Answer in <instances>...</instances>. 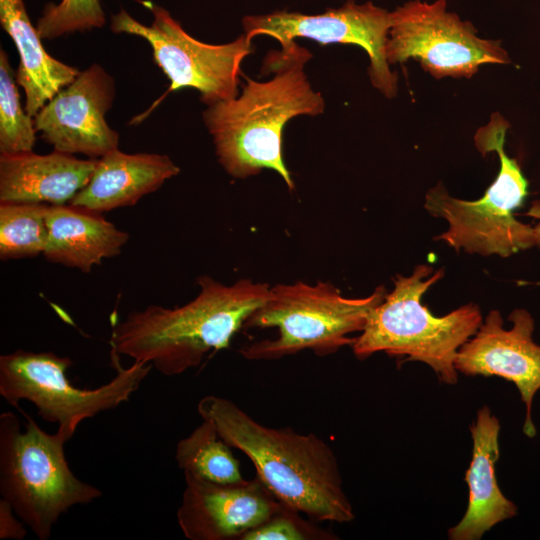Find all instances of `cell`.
Masks as SVG:
<instances>
[{
    "instance_id": "obj_18",
    "label": "cell",
    "mask_w": 540,
    "mask_h": 540,
    "mask_svg": "<svg viewBox=\"0 0 540 540\" xmlns=\"http://www.w3.org/2000/svg\"><path fill=\"white\" fill-rule=\"evenodd\" d=\"M48 238L43 256L50 263L90 272L104 259L119 255L129 240L127 232L106 220L102 213L83 207L49 205Z\"/></svg>"
},
{
    "instance_id": "obj_1",
    "label": "cell",
    "mask_w": 540,
    "mask_h": 540,
    "mask_svg": "<svg viewBox=\"0 0 540 540\" xmlns=\"http://www.w3.org/2000/svg\"><path fill=\"white\" fill-rule=\"evenodd\" d=\"M310 52L295 41L270 51L263 69L274 72L267 81L245 77L240 95L209 105L203 121L225 171L244 179L262 169L276 171L294 189L282 157V132L297 116L323 113L325 101L312 89L304 72Z\"/></svg>"
},
{
    "instance_id": "obj_4",
    "label": "cell",
    "mask_w": 540,
    "mask_h": 540,
    "mask_svg": "<svg viewBox=\"0 0 540 540\" xmlns=\"http://www.w3.org/2000/svg\"><path fill=\"white\" fill-rule=\"evenodd\" d=\"M444 276L426 264L410 276L397 275L394 288L370 313L364 329L351 345L364 360L377 352L405 361L427 364L444 384L458 382L455 358L460 347L479 329L483 320L479 306L465 304L444 316H434L422 303L425 292Z\"/></svg>"
},
{
    "instance_id": "obj_17",
    "label": "cell",
    "mask_w": 540,
    "mask_h": 540,
    "mask_svg": "<svg viewBox=\"0 0 540 540\" xmlns=\"http://www.w3.org/2000/svg\"><path fill=\"white\" fill-rule=\"evenodd\" d=\"M179 172L167 155L128 154L117 148L97 160L89 182L68 204L99 213L133 206Z\"/></svg>"
},
{
    "instance_id": "obj_23",
    "label": "cell",
    "mask_w": 540,
    "mask_h": 540,
    "mask_svg": "<svg viewBox=\"0 0 540 540\" xmlns=\"http://www.w3.org/2000/svg\"><path fill=\"white\" fill-rule=\"evenodd\" d=\"M105 23L99 0H62L50 4L39 19L41 38H54L66 32L101 27Z\"/></svg>"
},
{
    "instance_id": "obj_13",
    "label": "cell",
    "mask_w": 540,
    "mask_h": 540,
    "mask_svg": "<svg viewBox=\"0 0 540 540\" xmlns=\"http://www.w3.org/2000/svg\"><path fill=\"white\" fill-rule=\"evenodd\" d=\"M504 328L498 310H491L477 332L458 350L455 367L466 376H497L512 382L519 391L526 413L523 433L534 438L532 403L540 389V345L533 340L535 322L525 309H514Z\"/></svg>"
},
{
    "instance_id": "obj_9",
    "label": "cell",
    "mask_w": 540,
    "mask_h": 540,
    "mask_svg": "<svg viewBox=\"0 0 540 540\" xmlns=\"http://www.w3.org/2000/svg\"><path fill=\"white\" fill-rule=\"evenodd\" d=\"M385 55L389 64L416 59L437 79L471 78L483 64L511 63L499 41L479 37L445 0H413L392 11Z\"/></svg>"
},
{
    "instance_id": "obj_22",
    "label": "cell",
    "mask_w": 540,
    "mask_h": 540,
    "mask_svg": "<svg viewBox=\"0 0 540 540\" xmlns=\"http://www.w3.org/2000/svg\"><path fill=\"white\" fill-rule=\"evenodd\" d=\"M16 71L5 50H0V152L17 154L33 150L36 141L34 118L22 107Z\"/></svg>"
},
{
    "instance_id": "obj_14",
    "label": "cell",
    "mask_w": 540,
    "mask_h": 540,
    "mask_svg": "<svg viewBox=\"0 0 540 540\" xmlns=\"http://www.w3.org/2000/svg\"><path fill=\"white\" fill-rule=\"evenodd\" d=\"M184 478L177 522L189 540H241L285 506L257 476L235 483Z\"/></svg>"
},
{
    "instance_id": "obj_15",
    "label": "cell",
    "mask_w": 540,
    "mask_h": 540,
    "mask_svg": "<svg viewBox=\"0 0 540 540\" xmlns=\"http://www.w3.org/2000/svg\"><path fill=\"white\" fill-rule=\"evenodd\" d=\"M500 422L488 406L477 411L470 425L472 458L465 473L468 506L462 519L448 532L450 540H480L495 525L518 513L514 502L501 491L496 478Z\"/></svg>"
},
{
    "instance_id": "obj_19",
    "label": "cell",
    "mask_w": 540,
    "mask_h": 540,
    "mask_svg": "<svg viewBox=\"0 0 540 540\" xmlns=\"http://www.w3.org/2000/svg\"><path fill=\"white\" fill-rule=\"evenodd\" d=\"M0 22L17 48L20 61L16 80L25 92V110L34 117L80 71L47 53L23 0H0Z\"/></svg>"
},
{
    "instance_id": "obj_10",
    "label": "cell",
    "mask_w": 540,
    "mask_h": 540,
    "mask_svg": "<svg viewBox=\"0 0 540 540\" xmlns=\"http://www.w3.org/2000/svg\"><path fill=\"white\" fill-rule=\"evenodd\" d=\"M148 6L154 16L151 25L121 10L112 16L111 30L141 37L150 44L155 63L170 80L167 93L194 88L207 106L237 97L241 63L252 53L245 34L226 44L203 43L186 33L167 10Z\"/></svg>"
},
{
    "instance_id": "obj_21",
    "label": "cell",
    "mask_w": 540,
    "mask_h": 540,
    "mask_svg": "<svg viewBox=\"0 0 540 540\" xmlns=\"http://www.w3.org/2000/svg\"><path fill=\"white\" fill-rule=\"evenodd\" d=\"M46 203H0L1 260L30 258L43 254L48 228Z\"/></svg>"
},
{
    "instance_id": "obj_12",
    "label": "cell",
    "mask_w": 540,
    "mask_h": 540,
    "mask_svg": "<svg viewBox=\"0 0 540 540\" xmlns=\"http://www.w3.org/2000/svg\"><path fill=\"white\" fill-rule=\"evenodd\" d=\"M115 95L114 79L93 64L45 103L35 129L54 150L99 159L118 148L119 134L105 119Z\"/></svg>"
},
{
    "instance_id": "obj_8",
    "label": "cell",
    "mask_w": 540,
    "mask_h": 540,
    "mask_svg": "<svg viewBox=\"0 0 540 540\" xmlns=\"http://www.w3.org/2000/svg\"><path fill=\"white\" fill-rule=\"evenodd\" d=\"M118 355L111 349L116 374L109 382L83 389L66 375L73 365L69 357L18 349L0 356V395L17 408L19 401H29L43 420L76 431L83 420L128 401L153 367L134 361L123 368Z\"/></svg>"
},
{
    "instance_id": "obj_5",
    "label": "cell",
    "mask_w": 540,
    "mask_h": 540,
    "mask_svg": "<svg viewBox=\"0 0 540 540\" xmlns=\"http://www.w3.org/2000/svg\"><path fill=\"white\" fill-rule=\"evenodd\" d=\"M0 414V493L39 540H48L60 516L76 505H86L102 491L75 476L64 445L76 431L60 425L55 433L42 430L21 411Z\"/></svg>"
},
{
    "instance_id": "obj_25",
    "label": "cell",
    "mask_w": 540,
    "mask_h": 540,
    "mask_svg": "<svg viewBox=\"0 0 540 540\" xmlns=\"http://www.w3.org/2000/svg\"><path fill=\"white\" fill-rule=\"evenodd\" d=\"M25 523L15 513L11 504L0 499V539L22 540L27 534Z\"/></svg>"
},
{
    "instance_id": "obj_6",
    "label": "cell",
    "mask_w": 540,
    "mask_h": 540,
    "mask_svg": "<svg viewBox=\"0 0 540 540\" xmlns=\"http://www.w3.org/2000/svg\"><path fill=\"white\" fill-rule=\"evenodd\" d=\"M509 122L499 113L479 128L474 136L475 146L485 156L496 152L500 168L496 179L477 200L454 198L442 183L429 189L424 208L430 215L444 218L448 229L435 237L458 253L508 257L519 251L536 247L534 226L515 218V210L528 196V180L516 158L505 151Z\"/></svg>"
},
{
    "instance_id": "obj_7",
    "label": "cell",
    "mask_w": 540,
    "mask_h": 540,
    "mask_svg": "<svg viewBox=\"0 0 540 540\" xmlns=\"http://www.w3.org/2000/svg\"><path fill=\"white\" fill-rule=\"evenodd\" d=\"M387 292L378 286L363 298H347L332 284L303 282L270 287L266 302L245 321L243 328H277V337L254 342L240 350L249 360H274L310 349L328 355L352 345L371 311Z\"/></svg>"
},
{
    "instance_id": "obj_16",
    "label": "cell",
    "mask_w": 540,
    "mask_h": 540,
    "mask_svg": "<svg viewBox=\"0 0 540 540\" xmlns=\"http://www.w3.org/2000/svg\"><path fill=\"white\" fill-rule=\"evenodd\" d=\"M98 159L54 150L0 155V203L68 204L89 182Z\"/></svg>"
},
{
    "instance_id": "obj_24",
    "label": "cell",
    "mask_w": 540,
    "mask_h": 540,
    "mask_svg": "<svg viewBox=\"0 0 540 540\" xmlns=\"http://www.w3.org/2000/svg\"><path fill=\"white\" fill-rule=\"evenodd\" d=\"M334 534L307 521L286 506L250 530L241 540H333Z\"/></svg>"
},
{
    "instance_id": "obj_26",
    "label": "cell",
    "mask_w": 540,
    "mask_h": 540,
    "mask_svg": "<svg viewBox=\"0 0 540 540\" xmlns=\"http://www.w3.org/2000/svg\"><path fill=\"white\" fill-rule=\"evenodd\" d=\"M523 216H529L533 219L538 220V223L534 226L535 233H536V247L540 248V201L535 200L532 202L530 209L526 212L521 214Z\"/></svg>"
},
{
    "instance_id": "obj_3",
    "label": "cell",
    "mask_w": 540,
    "mask_h": 540,
    "mask_svg": "<svg viewBox=\"0 0 540 540\" xmlns=\"http://www.w3.org/2000/svg\"><path fill=\"white\" fill-rule=\"evenodd\" d=\"M197 283L199 294L180 307L150 305L130 312L114 325L111 349L150 363L165 376L180 375L199 366L211 350L228 348L270 293L267 284L250 279L225 285L201 276Z\"/></svg>"
},
{
    "instance_id": "obj_20",
    "label": "cell",
    "mask_w": 540,
    "mask_h": 540,
    "mask_svg": "<svg viewBox=\"0 0 540 540\" xmlns=\"http://www.w3.org/2000/svg\"><path fill=\"white\" fill-rule=\"evenodd\" d=\"M175 458L184 473L216 483L243 481L240 463L215 425L203 419L187 437L179 440Z\"/></svg>"
},
{
    "instance_id": "obj_11",
    "label": "cell",
    "mask_w": 540,
    "mask_h": 540,
    "mask_svg": "<svg viewBox=\"0 0 540 540\" xmlns=\"http://www.w3.org/2000/svg\"><path fill=\"white\" fill-rule=\"evenodd\" d=\"M242 22L249 41L255 36L267 35L278 40L281 46L298 37L325 45H358L369 56L368 72L372 85L387 98H393L397 93V76L390 70L385 55L391 12L371 2L357 4L348 1L340 8L318 15L276 11L246 16Z\"/></svg>"
},
{
    "instance_id": "obj_2",
    "label": "cell",
    "mask_w": 540,
    "mask_h": 540,
    "mask_svg": "<svg viewBox=\"0 0 540 540\" xmlns=\"http://www.w3.org/2000/svg\"><path fill=\"white\" fill-rule=\"evenodd\" d=\"M197 411L215 425L231 448L251 460L256 476L283 505L313 521L354 520L336 455L322 438L291 428L267 427L231 400L216 395L201 398Z\"/></svg>"
}]
</instances>
